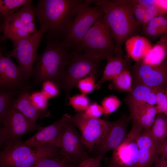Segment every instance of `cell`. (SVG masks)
<instances>
[{
	"label": "cell",
	"mask_w": 167,
	"mask_h": 167,
	"mask_svg": "<svg viewBox=\"0 0 167 167\" xmlns=\"http://www.w3.org/2000/svg\"><path fill=\"white\" fill-rule=\"evenodd\" d=\"M47 31L45 27L40 26L33 35L12 41L13 50L7 56L15 58L25 78L29 79L32 76L37 50L44 34Z\"/></svg>",
	"instance_id": "cell-8"
},
{
	"label": "cell",
	"mask_w": 167,
	"mask_h": 167,
	"mask_svg": "<svg viewBox=\"0 0 167 167\" xmlns=\"http://www.w3.org/2000/svg\"><path fill=\"white\" fill-rule=\"evenodd\" d=\"M162 156V161L164 167H167V159L162 155H161Z\"/></svg>",
	"instance_id": "cell-47"
},
{
	"label": "cell",
	"mask_w": 167,
	"mask_h": 167,
	"mask_svg": "<svg viewBox=\"0 0 167 167\" xmlns=\"http://www.w3.org/2000/svg\"><path fill=\"white\" fill-rule=\"evenodd\" d=\"M14 90L0 89V123L1 126L5 113L14 100Z\"/></svg>",
	"instance_id": "cell-28"
},
{
	"label": "cell",
	"mask_w": 167,
	"mask_h": 167,
	"mask_svg": "<svg viewBox=\"0 0 167 167\" xmlns=\"http://www.w3.org/2000/svg\"><path fill=\"white\" fill-rule=\"evenodd\" d=\"M143 131L141 128L132 125L122 142L113 150L111 164L118 167H137L139 148L136 139Z\"/></svg>",
	"instance_id": "cell-13"
},
{
	"label": "cell",
	"mask_w": 167,
	"mask_h": 167,
	"mask_svg": "<svg viewBox=\"0 0 167 167\" xmlns=\"http://www.w3.org/2000/svg\"><path fill=\"white\" fill-rule=\"evenodd\" d=\"M150 132L158 143L167 139V117L164 114H157L150 129Z\"/></svg>",
	"instance_id": "cell-25"
},
{
	"label": "cell",
	"mask_w": 167,
	"mask_h": 167,
	"mask_svg": "<svg viewBox=\"0 0 167 167\" xmlns=\"http://www.w3.org/2000/svg\"><path fill=\"white\" fill-rule=\"evenodd\" d=\"M101 65L100 60L92 58L84 54L71 52L69 63L59 84L66 94V101H68L70 91L79 80L92 75L96 77L99 75Z\"/></svg>",
	"instance_id": "cell-6"
},
{
	"label": "cell",
	"mask_w": 167,
	"mask_h": 167,
	"mask_svg": "<svg viewBox=\"0 0 167 167\" xmlns=\"http://www.w3.org/2000/svg\"><path fill=\"white\" fill-rule=\"evenodd\" d=\"M130 71L133 84H139L155 90L167 88V58L161 64L150 66L135 62Z\"/></svg>",
	"instance_id": "cell-12"
},
{
	"label": "cell",
	"mask_w": 167,
	"mask_h": 167,
	"mask_svg": "<svg viewBox=\"0 0 167 167\" xmlns=\"http://www.w3.org/2000/svg\"><path fill=\"white\" fill-rule=\"evenodd\" d=\"M156 149H139L137 167H151L157 156Z\"/></svg>",
	"instance_id": "cell-31"
},
{
	"label": "cell",
	"mask_w": 167,
	"mask_h": 167,
	"mask_svg": "<svg viewBox=\"0 0 167 167\" xmlns=\"http://www.w3.org/2000/svg\"><path fill=\"white\" fill-rule=\"evenodd\" d=\"M38 30L36 28L35 21L28 23L11 34L7 38L12 41L29 37L36 33Z\"/></svg>",
	"instance_id": "cell-29"
},
{
	"label": "cell",
	"mask_w": 167,
	"mask_h": 167,
	"mask_svg": "<svg viewBox=\"0 0 167 167\" xmlns=\"http://www.w3.org/2000/svg\"><path fill=\"white\" fill-rule=\"evenodd\" d=\"M133 12L134 17L136 20L140 24L143 15L146 9L138 5L136 0H133Z\"/></svg>",
	"instance_id": "cell-42"
},
{
	"label": "cell",
	"mask_w": 167,
	"mask_h": 167,
	"mask_svg": "<svg viewBox=\"0 0 167 167\" xmlns=\"http://www.w3.org/2000/svg\"><path fill=\"white\" fill-rule=\"evenodd\" d=\"M58 148L50 150L41 156L32 167H73Z\"/></svg>",
	"instance_id": "cell-23"
},
{
	"label": "cell",
	"mask_w": 167,
	"mask_h": 167,
	"mask_svg": "<svg viewBox=\"0 0 167 167\" xmlns=\"http://www.w3.org/2000/svg\"><path fill=\"white\" fill-rule=\"evenodd\" d=\"M156 153L157 154L163 155L167 159V139L158 143Z\"/></svg>",
	"instance_id": "cell-44"
},
{
	"label": "cell",
	"mask_w": 167,
	"mask_h": 167,
	"mask_svg": "<svg viewBox=\"0 0 167 167\" xmlns=\"http://www.w3.org/2000/svg\"><path fill=\"white\" fill-rule=\"evenodd\" d=\"M102 156H95L89 157L84 161L77 167H101Z\"/></svg>",
	"instance_id": "cell-41"
},
{
	"label": "cell",
	"mask_w": 167,
	"mask_h": 167,
	"mask_svg": "<svg viewBox=\"0 0 167 167\" xmlns=\"http://www.w3.org/2000/svg\"><path fill=\"white\" fill-rule=\"evenodd\" d=\"M156 91L143 85L132 83V89L125 98L129 111L143 105L156 104Z\"/></svg>",
	"instance_id": "cell-19"
},
{
	"label": "cell",
	"mask_w": 167,
	"mask_h": 167,
	"mask_svg": "<svg viewBox=\"0 0 167 167\" xmlns=\"http://www.w3.org/2000/svg\"><path fill=\"white\" fill-rule=\"evenodd\" d=\"M134 124L143 130L150 129L157 114L155 106L146 104L130 111Z\"/></svg>",
	"instance_id": "cell-22"
},
{
	"label": "cell",
	"mask_w": 167,
	"mask_h": 167,
	"mask_svg": "<svg viewBox=\"0 0 167 167\" xmlns=\"http://www.w3.org/2000/svg\"><path fill=\"white\" fill-rule=\"evenodd\" d=\"M101 8L104 19L112 34L117 51L132 36L142 30L141 24L135 19L133 0H89Z\"/></svg>",
	"instance_id": "cell-1"
},
{
	"label": "cell",
	"mask_w": 167,
	"mask_h": 167,
	"mask_svg": "<svg viewBox=\"0 0 167 167\" xmlns=\"http://www.w3.org/2000/svg\"><path fill=\"white\" fill-rule=\"evenodd\" d=\"M165 91V90L156 91L155 107L157 114L164 113L167 110V97Z\"/></svg>",
	"instance_id": "cell-38"
},
{
	"label": "cell",
	"mask_w": 167,
	"mask_h": 167,
	"mask_svg": "<svg viewBox=\"0 0 167 167\" xmlns=\"http://www.w3.org/2000/svg\"><path fill=\"white\" fill-rule=\"evenodd\" d=\"M31 98L33 104L38 109L43 111H46L48 99L41 91L32 93Z\"/></svg>",
	"instance_id": "cell-36"
},
{
	"label": "cell",
	"mask_w": 167,
	"mask_h": 167,
	"mask_svg": "<svg viewBox=\"0 0 167 167\" xmlns=\"http://www.w3.org/2000/svg\"><path fill=\"white\" fill-rule=\"evenodd\" d=\"M84 0H40L34 8L40 26L45 27L46 37L59 40L69 28L78 9Z\"/></svg>",
	"instance_id": "cell-2"
},
{
	"label": "cell",
	"mask_w": 167,
	"mask_h": 167,
	"mask_svg": "<svg viewBox=\"0 0 167 167\" xmlns=\"http://www.w3.org/2000/svg\"><path fill=\"white\" fill-rule=\"evenodd\" d=\"M71 121L79 130L82 139L87 149L92 152L94 146L105 136L111 122L90 116L84 113L71 116Z\"/></svg>",
	"instance_id": "cell-10"
},
{
	"label": "cell",
	"mask_w": 167,
	"mask_h": 167,
	"mask_svg": "<svg viewBox=\"0 0 167 167\" xmlns=\"http://www.w3.org/2000/svg\"><path fill=\"white\" fill-rule=\"evenodd\" d=\"M29 0H0V15L3 21L18 9L30 2Z\"/></svg>",
	"instance_id": "cell-27"
},
{
	"label": "cell",
	"mask_w": 167,
	"mask_h": 167,
	"mask_svg": "<svg viewBox=\"0 0 167 167\" xmlns=\"http://www.w3.org/2000/svg\"><path fill=\"white\" fill-rule=\"evenodd\" d=\"M11 105L34 124H37L38 119L48 116L49 114L46 111L39 110L34 105L31 99V94L26 89L22 90Z\"/></svg>",
	"instance_id": "cell-20"
},
{
	"label": "cell",
	"mask_w": 167,
	"mask_h": 167,
	"mask_svg": "<svg viewBox=\"0 0 167 167\" xmlns=\"http://www.w3.org/2000/svg\"><path fill=\"white\" fill-rule=\"evenodd\" d=\"M121 101L116 96H110L104 98L101 103L105 115L110 114L116 111L119 107Z\"/></svg>",
	"instance_id": "cell-34"
},
{
	"label": "cell",
	"mask_w": 167,
	"mask_h": 167,
	"mask_svg": "<svg viewBox=\"0 0 167 167\" xmlns=\"http://www.w3.org/2000/svg\"><path fill=\"white\" fill-rule=\"evenodd\" d=\"M84 113L90 116L99 118L104 114V111L102 106L94 103L90 104Z\"/></svg>",
	"instance_id": "cell-39"
},
{
	"label": "cell",
	"mask_w": 167,
	"mask_h": 167,
	"mask_svg": "<svg viewBox=\"0 0 167 167\" xmlns=\"http://www.w3.org/2000/svg\"><path fill=\"white\" fill-rule=\"evenodd\" d=\"M109 167H118L116 166H115L114 165L111 164L110 165Z\"/></svg>",
	"instance_id": "cell-49"
},
{
	"label": "cell",
	"mask_w": 167,
	"mask_h": 167,
	"mask_svg": "<svg viewBox=\"0 0 167 167\" xmlns=\"http://www.w3.org/2000/svg\"><path fill=\"white\" fill-rule=\"evenodd\" d=\"M130 58L124 54L122 50L107 58L102 76L96 84V87L99 88L105 81L112 80L124 71L130 70L131 62Z\"/></svg>",
	"instance_id": "cell-18"
},
{
	"label": "cell",
	"mask_w": 167,
	"mask_h": 167,
	"mask_svg": "<svg viewBox=\"0 0 167 167\" xmlns=\"http://www.w3.org/2000/svg\"><path fill=\"white\" fill-rule=\"evenodd\" d=\"M88 0L79 6L69 28L61 41L71 51H76L90 28L103 15L99 6L91 7Z\"/></svg>",
	"instance_id": "cell-5"
},
{
	"label": "cell",
	"mask_w": 167,
	"mask_h": 167,
	"mask_svg": "<svg viewBox=\"0 0 167 167\" xmlns=\"http://www.w3.org/2000/svg\"><path fill=\"white\" fill-rule=\"evenodd\" d=\"M60 91L59 85L51 80H46L42 84L41 92L48 99L57 96Z\"/></svg>",
	"instance_id": "cell-37"
},
{
	"label": "cell",
	"mask_w": 167,
	"mask_h": 167,
	"mask_svg": "<svg viewBox=\"0 0 167 167\" xmlns=\"http://www.w3.org/2000/svg\"><path fill=\"white\" fill-rule=\"evenodd\" d=\"M133 80L130 70H126L112 80L111 89L129 92H132Z\"/></svg>",
	"instance_id": "cell-26"
},
{
	"label": "cell",
	"mask_w": 167,
	"mask_h": 167,
	"mask_svg": "<svg viewBox=\"0 0 167 167\" xmlns=\"http://www.w3.org/2000/svg\"><path fill=\"white\" fill-rule=\"evenodd\" d=\"M136 1L138 5L145 9L154 6V0H137Z\"/></svg>",
	"instance_id": "cell-45"
},
{
	"label": "cell",
	"mask_w": 167,
	"mask_h": 167,
	"mask_svg": "<svg viewBox=\"0 0 167 167\" xmlns=\"http://www.w3.org/2000/svg\"><path fill=\"white\" fill-rule=\"evenodd\" d=\"M160 15L157 9L154 6L146 9L140 22L141 25L143 26L153 18Z\"/></svg>",
	"instance_id": "cell-40"
},
{
	"label": "cell",
	"mask_w": 167,
	"mask_h": 167,
	"mask_svg": "<svg viewBox=\"0 0 167 167\" xmlns=\"http://www.w3.org/2000/svg\"><path fill=\"white\" fill-rule=\"evenodd\" d=\"M142 33L148 39L153 40L166 35L152 20L142 26Z\"/></svg>",
	"instance_id": "cell-33"
},
{
	"label": "cell",
	"mask_w": 167,
	"mask_h": 167,
	"mask_svg": "<svg viewBox=\"0 0 167 167\" xmlns=\"http://www.w3.org/2000/svg\"><path fill=\"white\" fill-rule=\"evenodd\" d=\"M167 58V35L160 38L141 62L146 65L155 66L161 64Z\"/></svg>",
	"instance_id": "cell-24"
},
{
	"label": "cell",
	"mask_w": 167,
	"mask_h": 167,
	"mask_svg": "<svg viewBox=\"0 0 167 167\" xmlns=\"http://www.w3.org/2000/svg\"><path fill=\"white\" fill-rule=\"evenodd\" d=\"M25 78L19 66L16 65L9 57L0 53V89L14 90L22 84Z\"/></svg>",
	"instance_id": "cell-16"
},
{
	"label": "cell",
	"mask_w": 167,
	"mask_h": 167,
	"mask_svg": "<svg viewBox=\"0 0 167 167\" xmlns=\"http://www.w3.org/2000/svg\"><path fill=\"white\" fill-rule=\"evenodd\" d=\"M71 117L65 122L62 129L60 151L71 163L77 166L89 157L81 135L71 120Z\"/></svg>",
	"instance_id": "cell-11"
},
{
	"label": "cell",
	"mask_w": 167,
	"mask_h": 167,
	"mask_svg": "<svg viewBox=\"0 0 167 167\" xmlns=\"http://www.w3.org/2000/svg\"><path fill=\"white\" fill-rule=\"evenodd\" d=\"M31 2V0L25 4L3 21L0 28L3 34L2 41H5L11 34L25 24L35 21L34 8Z\"/></svg>",
	"instance_id": "cell-17"
},
{
	"label": "cell",
	"mask_w": 167,
	"mask_h": 167,
	"mask_svg": "<svg viewBox=\"0 0 167 167\" xmlns=\"http://www.w3.org/2000/svg\"><path fill=\"white\" fill-rule=\"evenodd\" d=\"M46 38L45 48L36 58L32 75L34 83L39 84L51 80L59 85L69 62L71 51L59 40Z\"/></svg>",
	"instance_id": "cell-3"
},
{
	"label": "cell",
	"mask_w": 167,
	"mask_h": 167,
	"mask_svg": "<svg viewBox=\"0 0 167 167\" xmlns=\"http://www.w3.org/2000/svg\"><path fill=\"white\" fill-rule=\"evenodd\" d=\"M2 125L0 129V146L3 148L19 141L26 134L42 127L31 122L11 105L5 113Z\"/></svg>",
	"instance_id": "cell-7"
},
{
	"label": "cell",
	"mask_w": 167,
	"mask_h": 167,
	"mask_svg": "<svg viewBox=\"0 0 167 167\" xmlns=\"http://www.w3.org/2000/svg\"><path fill=\"white\" fill-rule=\"evenodd\" d=\"M68 103L79 113L85 111L90 105V100L85 94H81L70 97Z\"/></svg>",
	"instance_id": "cell-32"
},
{
	"label": "cell",
	"mask_w": 167,
	"mask_h": 167,
	"mask_svg": "<svg viewBox=\"0 0 167 167\" xmlns=\"http://www.w3.org/2000/svg\"><path fill=\"white\" fill-rule=\"evenodd\" d=\"M136 142L139 149H156L158 144L151 134L150 129L143 130L137 138Z\"/></svg>",
	"instance_id": "cell-30"
},
{
	"label": "cell",
	"mask_w": 167,
	"mask_h": 167,
	"mask_svg": "<svg viewBox=\"0 0 167 167\" xmlns=\"http://www.w3.org/2000/svg\"><path fill=\"white\" fill-rule=\"evenodd\" d=\"M131 119L124 114L117 120L111 122V126L102 139L94 147L92 152L96 156H103L114 150L122 142L127 133L128 122Z\"/></svg>",
	"instance_id": "cell-15"
},
{
	"label": "cell",
	"mask_w": 167,
	"mask_h": 167,
	"mask_svg": "<svg viewBox=\"0 0 167 167\" xmlns=\"http://www.w3.org/2000/svg\"><path fill=\"white\" fill-rule=\"evenodd\" d=\"M73 167H77V166H74Z\"/></svg>",
	"instance_id": "cell-50"
},
{
	"label": "cell",
	"mask_w": 167,
	"mask_h": 167,
	"mask_svg": "<svg viewBox=\"0 0 167 167\" xmlns=\"http://www.w3.org/2000/svg\"><path fill=\"white\" fill-rule=\"evenodd\" d=\"M124 44L127 55L135 62L142 61L153 45L149 40L139 35L131 37Z\"/></svg>",
	"instance_id": "cell-21"
},
{
	"label": "cell",
	"mask_w": 167,
	"mask_h": 167,
	"mask_svg": "<svg viewBox=\"0 0 167 167\" xmlns=\"http://www.w3.org/2000/svg\"><path fill=\"white\" fill-rule=\"evenodd\" d=\"M96 77L92 75L84 78L78 83L77 86L82 94L86 95L92 92L96 87Z\"/></svg>",
	"instance_id": "cell-35"
},
{
	"label": "cell",
	"mask_w": 167,
	"mask_h": 167,
	"mask_svg": "<svg viewBox=\"0 0 167 167\" xmlns=\"http://www.w3.org/2000/svg\"><path fill=\"white\" fill-rule=\"evenodd\" d=\"M119 51L116 49L112 34L103 15L90 28L75 51H84L88 57L101 61L107 59Z\"/></svg>",
	"instance_id": "cell-4"
},
{
	"label": "cell",
	"mask_w": 167,
	"mask_h": 167,
	"mask_svg": "<svg viewBox=\"0 0 167 167\" xmlns=\"http://www.w3.org/2000/svg\"><path fill=\"white\" fill-rule=\"evenodd\" d=\"M154 6L160 15H167V0H154Z\"/></svg>",
	"instance_id": "cell-43"
},
{
	"label": "cell",
	"mask_w": 167,
	"mask_h": 167,
	"mask_svg": "<svg viewBox=\"0 0 167 167\" xmlns=\"http://www.w3.org/2000/svg\"><path fill=\"white\" fill-rule=\"evenodd\" d=\"M71 115L65 114L52 124L42 127L32 137L21 143L36 149L60 148L63 127Z\"/></svg>",
	"instance_id": "cell-14"
},
{
	"label": "cell",
	"mask_w": 167,
	"mask_h": 167,
	"mask_svg": "<svg viewBox=\"0 0 167 167\" xmlns=\"http://www.w3.org/2000/svg\"><path fill=\"white\" fill-rule=\"evenodd\" d=\"M165 94L167 97V88H166L165 89ZM164 114L166 116V117H167V111L165 112L164 113Z\"/></svg>",
	"instance_id": "cell-48"
},
{
	"label": "cell",
	"mask_w": 167,
	"mask_h": 167,
	"mask_svg": "<svg viewBox=\"0 0 167 167\" xmlns=\"http://www.w3.org/2000/svg\"><path fill=\"white\" fill-rule=\"evenodd\" d=\"M54 148L32 150L19 140L3 148L0 152V167H32L41 156Z\"/></svg>",
	"instance_id": "cell-9"
},
{
	"label": "cell",
	"mask_w": 167,
	"mask_h": 167,
	"mask_svg": "<svg viewBox=\"0 0 167 167\" xmlns=\"http://www.w3.org/2000/svg\"><path fill=\"white\" fill-rule=\"evenodd\" d=\"M154 163V167H164L161 155L160 156H156Z\"/></svg>",
	"instance_id": "cell-46"
}]
</instances>
